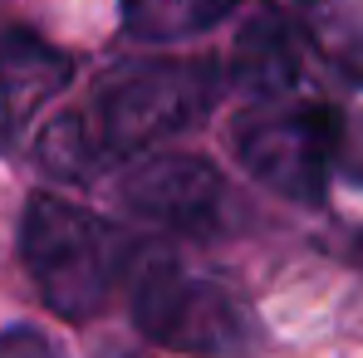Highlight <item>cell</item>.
Instances as JSON below:
<instances>
[{"instance_id": "cell-12", "label": "cell", "mask_w": 363, "mask_h": 358, "mask_svg": "<svg viewBox=\"0 0 363 358\" xmlns=\"http://www.w3.org/2000/svg\"><path fill=\"white\" fill-rule=\"evenodd\" d=\"M339 255H349L354 265H363V231H354V236H344V245H339Z\"/></svg>"}, {"instance_id": "cell-5", "label": "cell", "mask_w": 363, "mask_h": 358, "mask_svg": "<svg viewBox=\"0 0 363 358\" xmlns=\"http://www.w3.org/2000/svg\"><path fill=\"white\" fill-rule=\"evenodd\" d=\"M118 206L186 240H221L241 231L245 206L226 172L196 152H143L118 167Z\"/></svg>"}, {"instance_id": "cell-9", "label": "cell", "mask_w": 363, "mask_h": 358, "mask_svg": "<svg viewBox=\"0 0 363 358\" xmlns=\"http://www.w3.org/2000/svg\"><path fill=\"white\" fill-rule=\"evenodd\" d=\"M324 45H329V60L354 84H363V15H329L324 20Z\"/></svg>"}, {"instance_id": "cell-1", "label": "cell", "mask_w": 363, "mask_h": 358, "mask_svg": "<svg viewBox=\"0 0 363 358\" xmlns=\"http://www.w3.org/2000/svg\"><path fill=\"white\" fill-rule=\"evenodd\" d=\"M226 94L216 60H118L108 64L89 99L40 133V167L60 181H99L123 162L162 147L211 118Z\"/></svg>"}, {"instance_id": "cell-11", "label": "cell", "mask_w": 363, "mask_h": 358, "mask_svg": "<svg viewBox=\"0 0 363 358\" xmlns=\"http://www.w3.org/2000/svg\"><path fill=\"white\" fill-rule=\"evenodd\" d=\"M0 358H64L60 344L30 324H15V329H0Z\"/></svg>"}, {"instance_id": "cell-10", "label": "cell", "mask_w": 363, "mask_h": 358, "mask_svg": "<svg viewBox=\"0 0 363 358\" xmlns=\"http://www.w3.org/2000/svg\"><path fill=\"white\" fill-rule=\"evenodd\" d=\"M334 177H344L349 186H359V191H363V108H359V113H344L339 152H334Z\"/></svg>"}, {"instance_id": "cell-13", "label": "cell", "mask_w": 363, "mask_h": 358, "mask_svg": "<svg viewBox=\"0 0 363 358\" xmlns=\"http://www.w3.org/2000/svg\"><path fill=\"white\" fill-rule=\"evenodd\" d=\"M104 358H128V354H104Z\"/></svg>"}, {"instance_id": "cell-8", "label": "cell", "mask_w": 363, "mask_h": 358, "mask_svg": "<svg viewBox=\"0 0 363 358\" xmlns=\"http://www.w3.org/2000/svg\"><path fill=\"white\" fill-rule=\"evenodd\" d=\"M241 0H118V25L138 45H177L216 30Z\"/></svg>"}, {"instance_id": "cell-2", "label": "cell", "mask_w": 363, "mask_h": 358, "mask_svg": "<svg viewBox=\"0 0 363 358\" xmlns=\"http://www.w3.org/2000/svg\"><path fill=\"white\" fill-rule=\"evenodd\" d=\"M20 265L50 314L89 324L133 270V240L118 221L55 191H35L20 216Z\"/></svg>"}, {"instance_id": "cell-7", "label": "cell", "mask_w": 363, "mask_h": 358, "mask_svg": "<svg viewBox=\"0 0 363 358\" xmlns=\"http://www.w3.org/2000/svg\"><path fill=\"white\" fill-rule=\"evenodd\" d=\"M304 79V35L300 25L280 10H260L241 30L231 50V84L250 104L260 99H285Z\"/></svg>"}, {"instance_id": "cell-3", "label": "cell", "mask_w": 363, "mask_h": 358, "mask_svg": "<svg viewBox=\"0 0 363 358\" xmlns=\"http://www.w3.org/2000/svg\"><path fill=\"white\" fill-rule=\"evenodd\" d=\"M133 329L182 358H255L265 349V324L255 304L216 275L186 270L167 255L133 260Z\"/></svg>"}, {"instance_id": "cell-4", "label": "cell", "mask_w": 363, "mask_h": 358, "mask_svg": "<svg viewBox=\"0 0 363 358\" xmlns=\"http://www.w3.org/2000/svg\"><path fill=\"white\" fill-rule=\"evenodd\" d=\"M344 108L319 99H260L231 123V152L265 191L319 211L329 201Z\"/></svg>"}, {"instance_id": "cell-6", "label": "cell", "mask_w": 363, "mask_h": 358, "mask_svg": "<svg viewBox=\"0 0 363 358\" xmlns=\"http://www.w3.org/2000/svg\"><path fill=\"white\" fill-rule=\"evenodd\" d=\"M74 74H79L74 55L35 35L30 25L0 30V152H15L25 142L45 104L60 99L74 84Z\"/></svg>"}]
</instances>
